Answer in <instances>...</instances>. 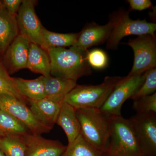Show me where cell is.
Wrapping results in <instances>:
<instances>
[{"label": "cell", "instance_id": "cell-1", "mask_svg": "<svg viewBox=\"0 0 156 156\" xmlns=\"http://www.w3.org/2000/svg\"><path fill=\"white\" fill-rule=\"evenodd\" d=\"M50 62V75L77 81L92 73L87 59L88 50L75 47L51 48L47 50Z\"/></svg>", "mask_w": 156, "mask_h": 156}, {"label": "cell", "instance_id": "cell-2", "mask_svg": "<svg viewBox=\"0 0 156 156\" xmlns=\"http://www.w3.org/2000/svg\"><path fill=\"white\" fill-rule=\"evenodd\" d=\"M76 115L84 139L105 155L108 148L110 135L109 117L97 108L76 109Z\"/></svg>", "mask_w": 156, "mask_h": 156}, {"label": "cell", "instance_id": "cell-3", "mask_svg": "<svg viewBox=\"0 0 156 156\" xmlns=\"http://www.w3.org/2000/svg\"><path fill=\"white\" fill-rule=\"evenodd\" d=\"M110 135L105 156H145L129 119L109 117Z\"/></svg>", "mask_w": 156, "mask_h": 156}, {"label": "cell", "instance_id": "cell-4", "mask_svg": "<svg viewBox=\"0 0 156 156\" xmlns=\"http://www.w3.org/2000/svg\"><path fill=\"white\" fill-rule=\"evenodd\" d=\"M123 77L107 76L99 85H78L65 98L63 102L76 109H99Z\"/></svg>", "mask_w": 156, "mask_h": 156}, {"label": "cell", "instance_id": "cell-5", "mask_svg": "<svg viewBox=\"0 0 156 156\" xmlns=\"http://www.w3.org/2000/svg\"><path fill=\"white\" fill-rule=\"evenodd\" d=\"M128 11H120L114 14L115 23L110 36L107 41V48L116 49L123 38L131 35H155L156 24L146 20H134Z\"/></svg>", "mask_w": 156, "mask_h": 156}, {"label": "cell", "instance_id": "cell-6", "mask_svg": "<svg viewBox=\"0 0 156 156\" xmlns=\"http://www.w3.org/2000/svg\"><path fill=\"white\" fill-rule=\"evenodd\" d=\"M144 80V73L140 75L127 76L123 77L99 109L100 111L108 117L121 115V108L123 104L136 93Z\"/></svg>", "mask_w": 156, "mask_h": 156}, {"label": "cell", "instance_id": "cell-7", "mask_svg": "<svg viewBox=\"0 0 156 156\" xmlns=\"http://www.w3.org/2000/svg\"><path fill=\"white\" fill-rule=\"evenodd\" d=\"M134 53L133 67L128 76L140 75L156 66L155 36L146 34L131 39L126 43Z\"/></svg>", "mask_w": 156, "mask_h": 156}, {"label": "cell", "instance_id": "cell-8", "mask_svg": "<svg viewBox=\"0 0 156 156\" xmlns=\"http://www.w3.org/2000/svg\"><path fill=\"white\" fill-rule=\"evenodd\" d=\"M0 110L18 120L32 134L41 135L51 130L38 120L25 103L14 96L0 94Z\"/></svg>", "mask_w": 156, "mask_h": 156}, {"label": "cell", "instance_id": "cell-9", "mask_svg": "<svg viewBox=\"0 0 156 156\" xmlns=\"http://www.w3.org/2000/svg\"><path fill=\"white\" fill-rule=\"evenodd\" d=\"M36 1L24 0L21 3L17 16L19 34L44 49L42 30L44 27L35 11Z\"/></svg>", "mask_w": 156, "mask_h": 156}, {"label": "cell", "instance_id": "cell-10", "mask_svg": "<svg viewBox=\"0 0 156 156\" xmlns=\"http://www.w3.org/2000/svg\"><path fill=\"white\" fill-rule=\"evenodd\" d=\"M129 120L145 156H156V113H136Z\"/></svg>", "mask_w": 156, "mask_h": 156}, {"label": "cell", "instance_id": "cell-11", "mask_svg": "<svg viewBox=\"0 0 156 156\" xmlns=\"http://www.w3.org/2000/svg\"><path fill=\"white\" fill-rule=\"evenodd\" d=\"M30 43L19 34L9 45L2 59L9 74L27 68Z\"/></svg>", "mask_w": 156, "mask_h": 156}, {"label": "cell", "instance_id": "cell-12", "mask_svg": "<svg viewBox=\"0 0 156 156\" xmlns=\"http://www.w3.org/2000/svg\"><path fill=\"white\" fill-rule=\"evenodd\" d=\"M21 136L25 156H61L66 148L58 140L45 139L41 135L28 133Z\"/></svg>", "mask_w": 156, "mask_h": 156}, {"label": "cell", "instance_id": "cell-13", "mask_svg": "<svg viewBox=\"0 0 156 156\" xmlns=\"http://www.w3.org/2000/svg\"><path fill=\"white\" fill-rule=\"evenodd\" d=\"M115 23L114 14L109 22L104 25L94 23H89L80 33L76 42L72 47L83 50L107 41Z\"/></svg>", "mask_w": 156, "mask_h": 156}, {"label": "cell", "instance_id": "cell-14", "mask_svg": "<svg viewBox=\"0 0 156 156\" xmlns=\"http://www.w3.org/2000/svg\"><path fill=\"white\" fill-rule=\"evenodd\" d=\"M31 110L42 124L52 129L56 120L62 102L45 98L37 101H28Z\"/></svg>", "mask_w": 156, "mask_h": 156}, {"label": "cell", "instance_id": "cell-15", "mask_svg": "<svg viewBox=\"0 0 156 156\" xmlns=\"http://www.w3.org/2000/svg\"><path fill=\"white\" fill-rule=\"evenodd\" d=\"M46 98L62 102L77 85V81L58 77L43 76Z\"/></svg>", "mask_w": 156, "mask_h": 156}, {"label": "cell", "instance_id": "cell-16", "mask_svg": "<svg viewBox=\"0 0 156 156\" xmlns=\"http://www.w3.org/2000/svg\"><path fill=\"white\" fill-rule=\"evenodd\" d=\"M56 124L63 129L67 136L68 144L71 143L80 133V127L76 115V109L62 102Z\"/></svg>", "mask_w": 156, "mask_h": 156}, {"label": "cell", "instance_id": "cell-17", "mask_svg": "<svg viewBox=\"0 0 156 156\" xmlns=\"http://www.w3.org/2000/svg\"><path fill=\"white\" fill-rule=\"evenodd\" d=\"M19 34L16 17L9 15L5 9L0 10V59Z\"/></svg>", "mask_w": 156, "mask_h": 156}, {"label": "cell", "instance_id": "cell-18", "mask_svg": "<svg viewBox=\"0 0 156 156\" xmlns=\"http://www.w3.org/2000/svg\"><path fill=\"white\" fill-rule=\"evenodd\" d=\"M27 68L44 76L50 75V62L48 52L39 45L30 43Z\"/></svg>", "mask_w": 156, "mask_h": 156}, {"label": "cell", "instance_id": "cell-19", "mask_svg": "<svg viewBox=\"0 0 156 156\" xmlns=\"http://www.w3.org/2000/svg\"><path fill=\"white\" fill-rule=\"evenodd\" d=\"M14 83L19 93L28 101H37L46 98L43 76L34 80L14 78Z\"/></svg>", "mask_w": 156, "mask_h": 156}, {"label": "cell", "instance_id": "cell-20", "mask_svg": "<svg viewBox=\"0 0 156 156\" xmlns=\"http://www.w3.org/2000/svg\"><path fill=\"white\" fill-rule=\"evenodd\" d=\"M79 33L60 34L53 32L43 27L42 30L44 50L51 48L72 47L75 44Z\"/></svg>", "mask_w": 156, "mask_h": 156}, {"label": "cell", "instance_id": "cell-21", "mask_svg": "<svg viewBox=\"0 0 156 156\" xmlns=\"http://www.w3.org/2000/svg\"><path fill=\"white\" fill-rule=\"evenodd\" d=\"M30 133L25 126L6 112L0 110V138Z\"/></svg>", "mask_w": 156, "mask_h": 156}, {"label": "cell", "instance_id": "cell-22", "mask_svg": "<svg viewBox=\"0 0 156 156\" xmlns=\"http://www.w3.org/2000/svg\"><path fill=\"white\" fill-rule=\"evenodd\" d=\"M61 156H105L90 145L81 133L71 143L68 144Z\"/></svg>", "mask_w": 156, "mask_h": 156}, {"label": "cell", "instance_id": "cell-23", "mask_svg": "<svg viewBox=\"0 0 156 156\" xmlns=\"http://www.w3.org/2000/svg\"><path fill=\"white\" fill-rule=\"evenodd\" d=\"M22 135L0 138V150L5 156H25V146Z\"/></svg>", "mask_w": 156, "mask_h": 156}, {"label": "cell", "instance_id": "cell-24", "mask_svg": "<svg viewBox=\"0 0 156 156\" xmlns=\"http://www.w3.org/2000/svg\"><path fill=\"white\" fill-rule=\"evenodd\" d=\"M0 94L11 95L26 103L28 101L23 97L16 88L14 78L10 76L0 59Z\"/></svg>", "mask_w": 156, "mask_h": 156}, {"label": "cell", "instance_id": "cell-25", "mask_svg": "<svg viewBox=\"0 0 156 156\" xmlns=\"http://www.w3.org/2000/svg\"><path fill=\"white\" fill-rule=\"evenodd\" d=\"M145 80L143 84L136 93L131 97L133 100L152 95L156 90V69L154 68L144 73Z\"/></svg>", "mask_w": 156, "mask_h": 156}, {"label": "cell", "instance_id": "cell-26", "mask_svg": "<svg viewBox=\"0 0 156 156\" xmlns=\"http://www.w3.org/2000/svg\"><path fill=\"white\" fill-rule=\"evenodd\" d=\"M132 108L137 114L156 113V93L134 100Z\"/></svg>", "mask_w": 156, "mask_h": 156}, {"label": "cell", "instance_id": "cell-27", "mask_svg": "<svg viewBox=\"0 0 156 156\" xmlns=\"http://www.w3.org/2000/svg\"><path fill=\"white\" fill-rule=\"evenodd\" d=\"M87 59L90 67L95 69H103L108 64V57L106 53L100 49H95L88 51Z\"/></svg>", "mask_w": 156, "mask_h": 156}, {"label": "cell", "instance_id": "cell-28", "mask_svg": "<svg viewBox=\"0 0 156 156\" xmlns=\"http://www.w3.org/2000/svg\"><path fill=\"white\" fill-rule=\"evenodd\" d=\"M3 6L9 15L16 17L22 0H3Z\"/></svg>", "mask_w": 156, "mask_h": 156}, {"label": "cell", "instance_id": "cell-29", "mask_svg": "<svg viewBox=\"0 0 156 156\" xmlns=\"http://www.w3.org/2000/svg\"><path fill=\"white\" fill-rule=\"evenodd\" d=\"M131 9L136 11H142L151 8L152 3L150 0H128Z\"/></svg>", "mask_w": 156, "mask_h": 156}, {"label": "cell", "instance_id": "cell-30", "mask_svg": "<svg viewBox=\"0 0 156 156\" xmlns=\"http://www.w3.org/2000/svg\"><path fill=\"white\" fill-rule=\"evenodd\" d=\"M4 6H3L2 2V1H0V10L4 9Z\"/></svg>", "mask_w": 156, "mask_h": 156}, {"label": "cell", "instance_id": "cell-31", "mask_svg": "<svg viewBox=\"0 0 156 156\" xmlns=\"http://www.w3.org/2000/svg\"><path fill=\"white\" fill-rule=\"evenodd\" d=\"M0 156H5L2 152L1 150H0Z\"/></svg>", "mask_w": 156, "mask_h": 156}]
</instances>
